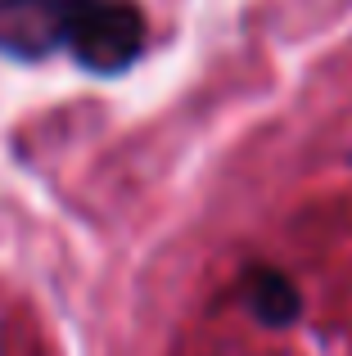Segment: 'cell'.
Instances as JSON below:
<instances>
[{
	"instance_id": "obj_1",
	"label": "cell",
	"mask_w": 352,
	"mask_h": 356,
	"mask_svg": "<svg viewBox=\"0 0 352 356\" xmlns=\"http://www.w3.org/2000/svg\"><path fill=\"white\" fill-rule=\"evenodd\" d=\"M68 54L86 72H122L145 50L136 0H0V54Z\"/></svg>"
},
{
	"instance_id": "obj_2",
	"label": "cell",
	"mask_w": 352,
	"mask_h": 356,
	"mask_svg": "<svg viewBox=\"0 0 352 356\" xmlns=\"http://www.w3.org/2000/svg\"><path fill=\"white\" fill-rule=\"evenodd\" d=\"M244 302L262 330H289L303 316V289L275 266H253L244 275Z\"/></svg>"
}]
</instances>
